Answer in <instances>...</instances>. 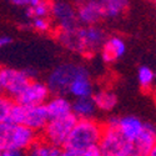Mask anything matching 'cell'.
<instances>
[{"label":"cell","instance_id":"cell-1","mask_svg":"<svg viewBox=\"0 0 156 156\" xmlns=\"http://www.w3.org/2000/svg\"><path fill=\"white\" fill-rule=\"evenodd\" d=\"M105 33L98 25L93 27H81L70 31L59 33V41L71 51L80 54H93L95 51H100L102 44L106 40Z\"/></svg>","mask_w":156,"mask_h":156},{"label":"cell","instance_id":"cell-2","mask_svg":"<svg viewBox=\"0 0 156 156\" xmlns=\"http://www.w3.org/2000/svg\"><path fill=\"white\" fill-rule=\"evenodd\" d=\"M104 129H105L104 125L96 119L77 120L68 139L65 149L87 150L99 147L104 135Z\"/></svg>","mask_w":156,"mask_h":156},{"label":"cell","instance_id":"cell-3","mask_svg":"<svg viewBox=\"0 0 156 156\" xmlns=\"http://www.w3.org/2000/svg\"><path fill=\"white\" fill-rule=\"evenodd\" d=\"M50 121L45 105L23 106L15 102L10 115V122L14 125H24L36 133H43Z\"/></svg>","mask_w":156,"mask_h":156},{"label":"cell","instance_id":"cell-4","mask_svg":"<svg viewBox=\"0 0 156 156\" xmlns=\"http://www.w3.org/2000/svg\"><path fill=\"white\" fill-rule=\"evenodd\" d=\"M86 68L81 64L65 62L60 64L50 73L48 77V86L53 95H65L69 93L70 85Z\"/></svg>","mask_w":156,"mask_h":156},{"label":"cell","instance_id":"cell-5","mask_svg":"<svg viewBox=\"0 0 156 156\" xmlns=\"http://www.w3.org/2000/svg\"><path fill=\"white\" fill-rule=\"evenodd\" d=\"M76 122H77V118L74 114L58 119H51L48 122L46 127L43 130L41 140H44L45 142L55 147L64 149Z\"/></svg>","mask_w":156,"mask_h":156},{"label":"cell","instance_id":"cell-6","mask_svg":"<svg viewBox=\"0 0 156 156\" xmlns=\"http://www.w3.org/2000/svg\"><path fill=\"white\" fill-rule=\"evenodd\" d=\"M33 80L30 70H19L14 68H0V86L3 94L16 99L19 94Z\"/></svg>","mask_w":156,"mask_h":156},{"label":"cell","instance_id":"cell-7","mask_svg":"<svg viewBox=\"0 0 156 156\" xmlns=\"http://www.w3.org/2000/svg\"><path fill=\"white\" fill-rule=\"evenodd\" d=\"M104 135L99 145L102 156H118L135 150L134 144L125 140L115 127L106 124H104Z\"/></svg>","mask_w":156,"mask_h":156},{"label":"cell","instance_id":"cell-8","mask_svg":"<svg viewBox=\"0 0 156 156\" xmlns=\"http://www.w3.org/2000/svg\"><path fill=\"white\" fill-rule=\"evenodd\" d=\"M105 124L115 127L119 134L131 144H135L145 127V122L135 115L112 116V118L108 119Z\"/></svg>","mask_w":156,"mask_h":156},{"label":"cell","instance_id":"cell-9","mask_svg":"<svg viewBox=\"0 0 156 156\" xmlns=\"http://www.w3.org/2000/svg\"><path fill=\"white\" fill-rule=\"evenodd\" d=\"M50 95L51 91L48 84L31 80L15 99V102L23 106H40L48 102V100L51 98Z\"/></svg>","mask_w":156,"mask_h":156},{"label":"cell","instance_id":"cell-10","mask_svg":"<svg viewBox=\"0 0 156 156\" xmlns=\"http://www.w3.org/2000/svg\"><path fill=\"white\" fill-rule=\"evenodd\" d=\"M51 18L56 23L60 33L74 30L80 25L77 21L76 6L66 2L51 3Z\"/></svg>","mask_w":156,"mask_h":156},{"label":"cell","instance_id":"cell-11","mask_svg":"<svg viewBox=\"0 0 156 156\" xmlns=\"http://www.w3.org/2000/svg\"><path fill=\"white\" fill-rule=\"evenodd\" d=\"M77 21L81 27H93L104 19L102 2H83L76 5Z\"/></svg>","mask_w":156,"mask_h":156},{"label":"cell","instance_id":"cell-12","mask_svg":"<svg viewBox=\"0 0 156 156\" xmlns=\"http://www.w3.org/2000/svg\"><path fill=\"white\" fill-rule=\"evenodd\" d=\"M39 139V133L24 126V125H14L11 133V147L20 149L24 151H29Z\"/></svg>","mask_w":156,"mask_h":156},{"label":"cell","instance_id":"cell-13","mask_svg":"<svg viewBox=\"0 0 156 156\" xmlns=\"http://www.w3.org/2000/svg\"><path fill=\"white\" fill-rule=\"evenodd\" d=\"M126 53V43L120 36H110L108 37L105 43L102 44L100 49V55L102 61L105 62H114L122 58Z\"/></svg>","mask_w":156,"mask_h":156},{"label":"cell","instance_id":"cell-14","mask_svg":"<svg viewBox=\"0 0 156 156\" xmlns=\"http://www.w3.org/2000/svg\"><path fill=\"white\" fill-rule=\"evenodd\" d=\"M94 84L90 77V73L86 69L83 71L76 79L73 81L69 89V95L75 99H84V98H93L94 95Z\"/></svg>","mask_w":156,"mask_h":156},{"label":"cell","instance_id":"cell-15","mask_svg":"<svg viewBox=\"0 0 156 156\" xmlns=\"http://www.w3.org/2000/svg\"><path fill=\"white\" fill-rule=\"evenodd\" d=\"M49 118L58 119L73 114V101H70L65 95H53L45 104Z\"/></svg>","mask_w":156,"mask_h":156},{"label":"cell","instance_id":"cell-16","mask_svg":"<svg viewBox=\"0 0 156 156\" xmlns=\"http://www.w3.org/2000/svg\"><path fill=\"white\" fill-rule=\"evenodd\" d=\"M156 145V125L152 122H145L144 131L134 144L136 152L140 156H147V154Z\"/></svg>","mask_w":156,"mask_h":156},{"label":"cell","instance_id":"cell-17","mask_svg":"<svg viewBox=\"0 0 156 156\" xmlns=\"http://www.w3.org/2000/svg\"><path fill=\"white\" fill-rule=\"evenodd\" d=\"M98 108L93 98L75 99L73 100V114L77 118V120H90L95 119L98 112Z\"/></svg>","mask_w":156,"mask_h":156},{"label":"cell","instance_id":"cell-18","mask_svg":"<svg viewBox=\"0 0 156 156\" xmlns=\"http://www.w3.org/2000/svg\"><path fill=\"white\" fill-rule=\"evenodd\" d=\"M93 100L99 111L110 112L118 105V96L109 89H100L94 93Z\"/></svg>","mask_w":156,"mask_h":156},{"label":"cell","instance_id":"cell-19","mask_svg":"<svg viewBox=\"0 0 156 156\" xmlns=\"http://www.w3.org/2000/svg\"><path fill=\"white\" fill-rule=\"evenodd\" d=\"M25 14L30 20L36 18H49L51 16V3L44 0H31L30 6L25 9Z\"/></svg>","mask_w":156,"mask_h":156},{"label":"cell","instance_id":"cell-20","mask_svg":"<svg viewBox=\"0 0 156 156\" xmlns=\"http://www.w3.org/2000/svg\"><path fill=\"white\" fill-rule=\"evenodd\" d=\"M127 6L129 3L125 0H105L102 2L104 19H116L121 16Z\"/></svg>","mask_w":156,"mask_h":156},{"label":"cell","instance_id":"cell-21","mask_svg":"<svg viewBox=\"0 0 156 156\" xmlns=\"http://www.w3.org/2000/svg\"><path fill=\"white\" fill-rule=\"evenodd\" d=\"M61 150L62 149L55 147L40 139L29 151H27V156H60Z\"/></svg>","mask_w":156,"mask_h":156},{"label":"cell","instance_id":"cell-22","mask_svg":"<svg viewBox=\"0 0 156 156\" xmlns=\"http://www.w3.org/2000/svg\"><path fill=\"white\" fill-rule=\"evenodd\" d=\"M136 79L139 85L142 89H150L156 79V74L152 70V68L147 66V65H141L137 69V74H136Z\"/></svg>","mask_w":156,"mask_h":156},{"label":"cell","instance_id":"cell-23","mask_svg":"<svg viewBox=\"0 0 156 156\" xmlns=\"http://www.w3.org/2000/svg\"><path fill=\"white\" fill-rule=\"evenodd\" d=\"M15 101L5 94H0V124L10 122V115Z\"/></svg>","mask_w":156,"mask_h":156},{"label":"cell","instance_id":"cell-24","mask_svg":"<svg viewBox=\"0 0 156 156\" xmlns=\"http://www.w3.org/2000/svg\"><path fill=\"white\" fill-rule=\"evenodd\" d=\"M14 124L2 122L0 124V151L11 149V133Z\"/></svg>","mask_w":156,"mask_h":156},{"label":"cell","instance_id":"cell-25","mask_svg":"<svg viewBox=\"0 0 156 156\" xmlns=\"http://www.w3.org/2000/svg\"><path fill=\"white\" fill-rule=\"evenodd\" d=\"M60 156H102L99 147L87 149V150H74V149H62Z\"/></svg>","mask_w":156,"mask_h":156},{"label":"cell","instance_id":"cell-26","mask_svg":"<svg viewBox=\"0 0 156 156\" xmlns=\"http://www.w3.org/2000/svg\"><path fill=\"white\" fill-rule=\"evenodd\" d=\"M30 27L40 33H49L51 30V21L49 18H36L30 20Z\"/></svg>","mask_w":156,"mask_h":156},{"label":"cell","instance_id":"cell-27","mask_svg":"<svg viewBox=\"0 0 156 156\" xmlns=\"http://www.w3.org/2000/svg\"><path fill=\"white\" fill-rule=\"evenodd\" d=\"M3 156H27V151L11 147V149H8V150L3 151Z\"/></svg>","mask_w":156,"mask_h":156},{"label":"cell","instance_id":"cell-28","mask_svg":"<svg viewBox=\"0 0 156 156\" xmlns=\"http://www.w3.org/2000/svg\"><path fill=\"white\" fill-rule=\"evenodd\" d=\"M11 4L14 5H18V6H21V8H29L30 4H31V0H12Z\"/></svg>","mask_w":156,"mask_h":156},{"label":"cell","instance_id":"cell-29","mask_svg":"<svg viewBox=\"0 0 156 156\" xmlns=\"http://www.w3.org/2000/svg\"><path fill=\"white\" fill-rule=\"evenodd\" d=\"M10 43H11V37L10 36H6V35L0 36V50H2L3 48H5L6 45H9Z\"/></svg>","mask_w":156,"mask_h":156},{"label":"cell","instance_id":"cell-30","mask_svg":"<svg viewBox=\"0 0 156 156\" xmlns=\"http://www.w3.org/2000/svg\"><path fill=\"white\" fill-rule=\"evenodd\" d=\"M118 156H140L137 152H136V150H134V151H131V152H127V154H122V155H118Z\"/></svg>","mask_w":156,"mask_h":156},{"label":"cell","instance_id":"cell-31","mask_svg":"<svg viewBox=\"0 0 156 156\" xmlns=\"http://www.w3.org/2000/svg\"><path fill=\"white\" fill-rule=\"evenodd\" d=\"M147 156H156V145H155V146L152 147V150L147 154Z\"/></svg>","mask_w":156,"mask_h":156},{"label":"cell","instance_id":"cell-32","mask_svg":"<svg viewBox=\"0 0 156 156\" xmlns=\"http://www.w3.org/2000/svg\"><path fill=\"white\" fill-rule=\"evenodd\" d=\"M0 94H3V91H2V86H0Z\"/></svg>","mask_w":156,"mask_h":156},{"label":"cell","instance_id":"cell-33","mask_svg":"<svg viewBox=\"0 0 156 156\" xmlns=\"http://www.w3.org/2000/svg\"><path fill=\"white\" fill-rule=\"evenodd\" d=\"M0 156H3V151H0Z\"/></svg>","mask_w":156,"mask_h":156},{"label":"cell","instance_id":"cell-34","mask_svg":"<svg viewBox=\"0 0 156 156\" xmlns=\"http://www.w3.org/2000/svg\"><path fill=\"white\" fill-rule=\"evenodd\" d=\"M155 101H156V98H155Z\"/></svg>","mask_w":156,"mask_h":156}]
</instances>
